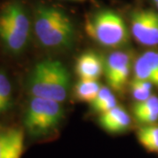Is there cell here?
<instances>
[{
	"label": "cell",
	"mask_w": 158,
	"mask_h": 158,
	"mask_svg": "<svg viewBox=\"0 0 158 158\" xmlns=\"http://www.w3.org/2000/svg\"><path fill=\"white\" fill-rule=\"evenodd\" d=\"M75 69L80 79L98 80L104 74V60L95 52L87 51L79 56Z\"/></svg>",
	"instance_id": "obj_11"
},
{
	"label": "cell",
	"mask_w": 158,
	"mask_h": 158,
	"mask_svg": "<svg viewBox=\"0 0 158 158\" xmlns=\"http://www.w3.org/2000/svg\"><path fill=\"white\" fill-rule=\"evenodd\" d=\"M76 1H84V0H76Z\"/></svg>",
	"instance_id": "obj_20"
},
{
	"label": "cell",
	"mask_w": 158,
	"mask_h": 158,
	"mask_svg": "<svg viewBox=\"0 0 158 158\" xmlns=\"http://www.w3.org/2000/svg\"><path fill=\"white\" fill-rule=\"evenodd\" d=\"M12 104V86L11 80L0 70V114L8 111Z\"/></svg>",
	"instance_id": "obj_16"
},
{
	"label": "cell",
	"mask_w": 158,
	"mask_h": 158,
	"mask_svg": "<svg viewBox=\"0 0 158 158\" xmlns=\"http://www.w3.org/2000/svg\"><path fill=\"white\" fill-rule=\"evenodd\" d=\"M33 20L21 2L13 0L0 11V41L9 53L20 55L28 45Z\"/></svg>",
	"instance_id": "obj_3"
},
{
	"label": "cell",
	"mask_w": 158,
	"mask_h": 158,
	"mask_svg": "<svg viewBox=\"0 0 158 158\" xmlns=\"http://www.w3.org/2000/svg\"><path fill=\"white\" fill-rule=\"evenodd\" d=\"M130 33L141 45H158V12L137 10L130 16Z\"/></svg>",
	"instance_id": "obj_7"
},
{
	"label": "cell",
	"mask_w": 158,
	"mask_h": 158,
	"mask_svg": "<svg viewBox=\"0 0 158 158\" xmlns=\"http://www.w3.org/2000/svg\"><path fill=\"white\" fill-rule=\"evenodd\" d=\"M98 122L106 132L115 135L129 129L132 126V118L123 106H117L106 113H100Z\"/></svg>",
	"instance_id": "obj_9"
},
{
	"label": "cell",
	"mask_w": 158,
	"mask_h": 158,
	"mask_svg": "<svg viewBox=\"0 0 158 158\" xmlns=\"http://www.w3.org/2000/svg\"><path fill=\"white\" fill-rule=\"evenodd\" d=\"M64 118L60 102L32 97L23 117L24 131L34 140H43L53 135Z\"/></svg>",
	"instance_id": "obj_4"
},
{
	"label": "cell",
	"mask_w": 158,
	"mask_h": 158,
	"mask_svg": "<svg viewBox=\"0 0 158 158\" xmlns=\"http://www.w3.org/2000/svg\"><path fill=\"white\" fill-rule=\"evenodd\" d=\"M134 62L131 53L124 50L114 51L104 60V75L112 90L117 92L125 90Z\"/></svg>",
	"instance_id": "obj_6"
},
{
	"label": "cell",
	"mask_w": 158,
	"mask_h": 158,
	"mask_svg": "<svg viewBox=\"0 0 158 158\" xmlns=\"http://www.w3.org/2000/svg\"><path fill=\"white\" fill-rule=\"evenodd\" d=\"M25 131L18 127H0V158H20L24 150Z\"/></svg>",
	"instance_id": "obj_8"
},
{
	"label": "cell",
	"mask_w": 158,
	"mask_h": 158,
	"mask_svg": "<svg viewBox=\"0 0 158 158\" xmlns=\"http://www.w3.org/2000/svg\"><path fill=\"white\" fill-rule=\"evenodd\" d=\"M154 2H155V4H157L158 0H154Z\"/></svg>",
	"instance_id": "obj_18"
},
{
	"label": "cell",
	"mask_w": 158,
	"mask_h": 158,
	"mask_svg": "<svg viewBox=\"0 0 158 158\" xmlns=\"http://www.w3.org/2000/svg\"><path fill=\"white\" fill-rule=\"evenodd\" d=\"M70 75L65 65L56 59L37 62L27 79V89L32 97L63 102L69 95Z\"/></svg>",
	"instance_id": "obj_2"
},
{
	"label": "cell",
	"mask_w": 158,
	"mask_h": 158,
	"mask_svg": "<svg viewBox=\"0 0 158 158\" xmlns=\"http://www.w3.org/2000/svg\"><path fill=\"white\" fill-rule=\"evenodd\" d=\"M134 77L148 81L158 88V51L148 50L134 62Z\"/></svg>",
	"instance_id": "obj_10"
},
{
	"label": "cell",
	"mask_w": 158,
	"mask_h": 158,
	"mask_svg": "<svg viewBox=\"0 0 158 158\" xmlns=\"http://www.w3.org/2000/svg\"><path fill=\"white\" fill-rule=\"evenodd\" d=\"M85 32L98 44L108 48H120L128 44L130 32L127 24L113 10L103 9L92 13L85 22Z\"/></svg>",
	"instance_id": "obj_5"
},
{
	"label": "cell",
	"mask_w": 158,
	"mask_h": 158,
	"mask_svg": "<svg viewBox=\"0 0 158 158\" xmlns=\"http://www.w3.org/2000/svg\"><path fill=\"white\" fill-rule=\"evenodd\" d=\"M33 31L40 44L48 48H69L75 40V27L70 18L54 6L36 7Z\"/></svg>",
	"instance_id": "obj_1"
},
{
	"label": "cell",
	"mask_w": 158,
	"mask_h": 158,
	"mask_svg": "<svg viewBox=\"0 0 158 158\" xmlns=\"http://www.w3.org/2000/svg\"><path fill=\"white\" fill-rule=\"evenodd\" d=\"M137 139L148 152L158 154V125L141 126L137 131Z\"/></svg>",
	"instance_id": "obj_15"
},
{
	"label": "cell",
	"mask_w": 158,
	"mask_h": 158,
	"mask_svg": "<svg viewBox=\"0 0 158 158\" xmlns=\"http://www.w3.org/2000/svg\"><path fill=\"white\" fill-rule=\"evenodd\" d=\"M90 108L94 113H106L118 106V101L112 89L109 86H103L94 100L90 103Z\"/></svg>",
	"instance_id": "obj_14"
},
{
	"label": "cell",
	"mask_w": 158,
	"mask_h": 158,
	"mask_svg": "<svg viewBox=\"0 0 158 158\" xmlns=\"http://www.w3.org/2000/svg\"><path fill=\"white\" fill-rule=\"evenodd\" d=\"M156 7H157V9H158V3L157 4H156Z\"/></svg>",
	"instance_id": "obj_19"
},
{
	"label": "cell",
	"mask_w": 158,
	"mask_h": 158,
	"mask_svg": "<svg viewBox=\"0 0 158 158\" xmlns=\"http://www.w3.org/2000/svg\"><path fill=\"white\" fill-rule=\"evenodd\" d=\"M101 87L98 80L79 79L74 86V95L78 101L90 104L94 100Z\"/></svg>",
	"instance_id": "obj_13"
},
{
	"label": "cell",
	"mask_w": 158,
	"mask_h": 158,
	"mask_svg": "<svg viewBox=\"0 0 158 158\" xmlns=\"http://www.w3.org/2000/svg\"><path fill=\"white\" fill-rule=\"evenodd\" d=\"M132 109L136 122L141 126L156 124L158 121V97L156 95L135 102Z\"/></svg>",
	"instance_id": "obj_12"
},
{
	"label": "cell",
	"mask_w": 158,
	"mask_h": 158,
	"mask_svg": "<svg viewBox=\"0 0 158 158\" xmlns=\"http://www.w3.org/2000/svg\"><path fill=\"white\" fill-rule=\"evenodd\" d=\"M154 85L146 80L133 77L129 82L131 94L136 102L143 101L153 95L152 89Z\"/></svg>",
	"instance_id": "obj_17"
}]
</instances>
